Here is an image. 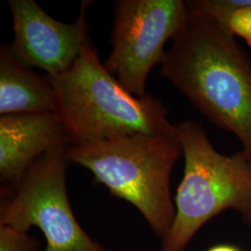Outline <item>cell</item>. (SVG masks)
<instances>
[{"label": "cell", "mask_w": 251, "mask_h": 251, "mask_svg": "<svg viewBox=\"0 0 251 251\" xmlns=\"http://www.w3.org/2000/svg\"><path fill=\"white\" fill-rule=\"evenodd\" d=\"M160 74L213 124L238 138L251 166V57L233 34L189 10Z\"/></svg>", "instance_id": "cell-1"}, {"label": "cell", "mask_w": 251, "mask_h": 251, "mask_svg": "<svg viewBox=\"0 0 251 251\" xmlns=\"http://www.w3.org/2000/svg\"><path fill=\"white\" fill-rule=\"evenodd\" d=\"M47 77L73 145L135 134H177L160 100L149 93L140 98L126 91L100 63L90 38L67 72Z\"/></svg>", "instance_id": "cell-2"}, {"label": "cell", "mask_w": 251, "mask_h": 251, "mask_svg": "<svg viewBox=\"0 0 251 251\" xmlns=\"http://www.w3.org/2000/svg\"><path fill=\"white\" fill-rule=\"evenodd\" d=\"M181 152L177 134H135L71 145L67 157L89 170L111 195L135 206L163 240L176 213L171 172Z\"/></svg>", "instance_id": "cell-3"}, {"label": "cell", "mask_w": 251, "mask_h": 251, "mask_svg": "<svg viewBox=\"0 0 251 251\" xmlns=\"http://www.w3.org/2000/svg\"><path fill=\"white\" fill-rule=\"evenodd\" d=\"M175 126L185 166L162 251H184L203 225L227 209L237 211L251 225V166L242 151L232 155L218 152L194 121Z\"/></svg>", "instance_id": "cell-4"}, {"label": "cell", "mask_w": 251, "mask_h": 251, "mask_svg": "<svg viewBox=\"0 0 251 251\" xmlns=\"http://www.w3.org/2000/svg\"><path fill=\"white\" fill-rule=\"evenodd\" d=\"M70 144L41 155L0 208V225L44 234V251H109L91 238L74 214L66 188Z\"/></svg>", "instance_id": "cell-5"}, {"label": "cell", "mask_w": 251, "mask_h": 251, "mask_svg": "<svg viewBox=\"0 0 251 251\" xmlns=\"http://www.w3.org/2000/svg\"><path fill=\"white\" fill-rule=\"evenodd\" d=\"M188 16L187 4L182 0L117 1L113 50L104 66L126 91L143 98L147 94L149 74L164 59L166 43Z\"/></svg>", "instance_id": "cell-6"}, {"label": "cell", "mask_w": 251, "mask_h": 251, "mask_svg": "<svg viewBox=\"0 0 251 251\" xmlns=\"http://www.w3.org/2000/svg\"><path fill=\"white\" fill-rule=\"evenodd\" d=\"M9 6L14 32L9 47L15 57L29 67L43 69L49 76L67 72L89 38L90 2H82L80 14L72 25L52 18L34 0H10Z\"/></svg>", "instance_id": "cell-7"}, {"label": "cell", "mask_w": 251, "mask_h": 251, "mask_svg": "<svg viewBox=\"0 0 251 251\" xmlns=\"http://www.w3.org/2000/svg\"><path fill=\"white\" fill-rule=\"evenodd\" d=\"M71 144L58 113L10 114L0 117V178L17 189L30 167L46 152Z\"/></svg>", "instance_id": "cell-8"}, {"label": "cell", "mask_w": 251, "mask_h": 251, "mask_svg": "<svg viewBox=\"0 0 251 251\" xmlns=\"http://www.w3.org/2000/svg\"><path fill=\"white\" fill-rule=\"evenodd\" d=\"M58 113L57 98L48 77L39 76L18 60L9 45L0 50V114Z\"/></svg>", "instance_id": "cell-9"}, {"label": "cell", "mask_w": 251, "mask_h": 251, "mask_svg": "<svg viewBox=\"0 0 251 251\" xmlns=\"http://www.w3.org/2000/svg\"><path fill=\"white\" fill-rule=\"evenodd\" d=\"M189 10L214 20L251 47V0L186 1Z\"/></svg>", "instance_id": "cell-10"}, {"label": "cell", "mask_w": 251, "mask_h": 251, "mask_svg": "<svg viewBox=\"0 0 251 251\" xmlns=\"http://www.w3.org/2000/svg\"><path fill=\"white\" fill-rule=\"evenodd\" d=\"M37 241L29 231L0 225V251H36Z\"/></svg>", "instance_id": "cell-11"}, {"label": "cell", "mask_w": 251, "mask_h": 251, "mask_svg": "<svg viewBox=\"0 0 251 251\" xmlns=\"http://www.w3.org/2000/svg\"><path fill=\"white\" fill-rule=\"evenodd\" d=\"M207 251H241L238 248L231 245H219L209 249Z\"/></svg>", "instance_id": "cell-12"}]
</instances>
